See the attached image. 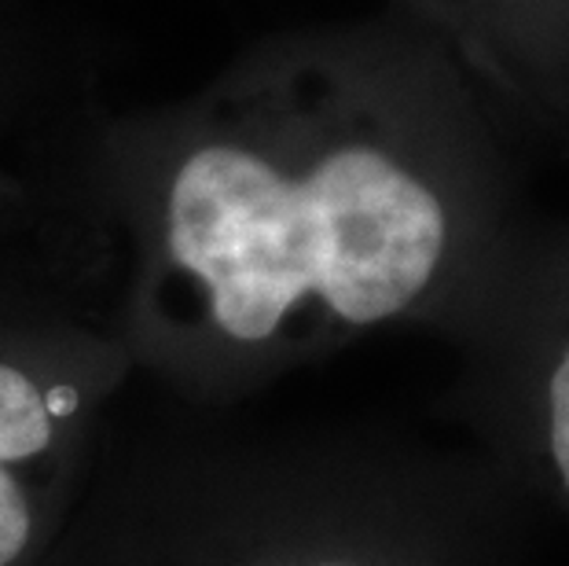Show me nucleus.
Wrapping results in <instances>:
<instances>
[{
	"instance_id": "f03ea898",
	"label": "nucleus",
	"mask_w": 569,
	"mask_h": 566,
	"mask_svg": "<svg viewBox=\"0 0 569 566\" xmlns=\"http://www.w3.org/2000/svg\"><path fill=\"white\" fill-rule=\"evenodd\" d=\"M52 390L0 360V566H11L33 537V512L19 467L48 453L56 438Z\"/></svg>"
},
{
	"instance_id": "7ed1b4c3",
	"label": "nucleus",
	"mask_w": 569,
	"mask_h": 566,
	"mask_svg": "<svg viewBox=\"0 0 569 566\" xmlns=\"http://www.w3.org/2000/svg\"><path fill=\"white\" fill-rule=\"evenodd\" d=\"M548 449L555 475H559L569 497V339L548 379Z\"/></svg>"
},
{
	"instance_id": "39448f33",
	"label": "nucleus",
	"mask_w": 569,
	"mask_h": 566,
	"mask_svg": "<svg viewBox=\"0 0 569 566\" xmlns=\"http://www.w3.org/2000/svg\"><path fill=\"white\" fill-rule=\"evenodd\" d=\"M301 566H349V563H301Z\"/></svg>"
},
{
	"instance_id": "20e7f679",
	"label": "nucleus",
	"mask_w": 569,
	"mask_h": 566,
	"mask_svg": "<svg viewBox=\"0 0 569 566\" xmlns=\"http://www.w3.org/2000/svg\"><path fill=\"white\" fill-rule=\"evenodd\" d=\"M518 4H555V11H559L569 4V0H518Z\"/></svg>"
},
{
	"instance_id": "f257e3e1",
	"label": "nucleus",
	"mask_w": 569,
	"mask_h": 566,
	"mask_svg": "<svg viewBox=\"0 0 569 566\" xmlns=\"http://www.w3.org/2000/svg\"><path fill=\"white\" fill-rule=\"evenodd\" d=\"M445 250L438 191L379 143H338L298 173L217 143L169 191V255L239 342L272 339L306 309L342 328L390 320L427 295Z\"/></svg>"
}]
</instances>
